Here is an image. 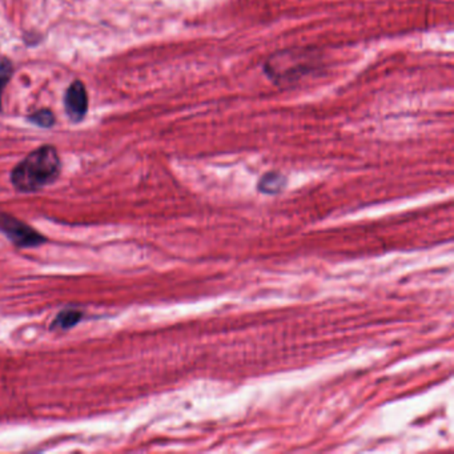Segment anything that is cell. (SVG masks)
Masks as SVG:
<instances>
[{
  "label": "cell",
  "instance_id": "6da1fadb",
  "mask_svg": "<svg viewBox=\"0 0 454 454\" xmlns=\"http://www.w3.org/2000/svg\"><path fill=\"white\" fill-rule=\"evenodd\" d=\"M60 171L62 161L57 151L51 145H43L12 169V186L21 192H35L52 184Z\"/></svg>",
  "mask_w": 454,
  "mask_h": 454
},
{
  "label": "cell",
  "instance_id": "7a4b0ae2",
  "mask_svg": "<svg viewBox=\"0 0 454 454\" xmlns=\"http://www.w3.org/2000/svg\"><path fill=\"white\" fill-rule=\"evenodd\" d=\"M314 55L308 54V51L290 50L283 51L272 56L266 64V72L269 78L277 83L293 81L304 76L314 67Z\"/></svg>",
  "mask_w": 454,
  "mask_h": 454
},
{
  "label": "cell",
  "instance_id": "3957f363",
  "mask_svg": "<svg viewBox=\"0 0 454 454\" xmlns=\"http://www.w3.org/2000/svg\"><path fill=\"white\" fill-rule=\"evenodd\" d=\"M0 231L11 240V243L21 248H33L45 243L43 234L36 232L30 225L11 215L0 213Z\"/></svg>",
  "mask_w": 454,
  "mask_h": 454
},
{
  "label": "cell",
  "instance_id": "277c9868",
  "mask_svg": "<svg viewBox=\"0 0 454 454\" xmlns=\"http://www.w3.org/2000/svg\"><path fill=\"white\" fill-rule=\"evenodd\" d=\"M64 103H66L67 113L74 122H79L86 116L87 107H89V99H87L86 89L81 81H74L68 87Z\"/></svg>",
  "mask_w": 454,
  "mask_h": 454
},
{
  "label": "cell",
  "instance_id": "5b68a950",
  "mask_svg": "<svg viewBox=\"0 0 454 454\" xmlns=\"http://www.w3.org/2000/svg\"><path fill=\"white\" fill-rule=\"evenodd\" d=\"M285 187V178L277 172H269L260 178L259 191L266 195H276Z\"/></svg>",
  "mask_w": 454,
  "mask_h": 454
},
{
  "label": "cell",
  "instance_id": "8992f818",
  "mask_svg": "<svg viewBox=\"0 0 454 454\" xmlns=\"http://www.w3.org/2000/svg\"><path fill=\"white\" fill-rule=\"evenodd\" d=\"M83 317V313L80 310H66L60 312L56 317L55 322L52 324V328L55 329H69L74 325H76Z\"/></svg>",
  "mask_w": 454,
  "mask_h": 454
},
{
  "label": "cell",
  "instance_id": "52a82bcc",
  "mask_svg": "<svg viewBox=\"0 0 454 454\" xmlns=\"http://www.w3.org/2000/svg\"><path fill=\"white\" fill-rule=\"evenodd\" d=\"M12 71L13 68H12L11 62L7 57H0V110H1V95L7 83L11 79Z\"/></svg>",
  "mask_w": 454,
  "mask_h": 454
},
{
  "label": "cell",
  "instance_id": "ba28073f",
  "mask_svg": "<svg viewBox=\"0 0 454 454\" xmlns=\"http://www.w3.org/2000/svg\"><path fill=\"white\" fill-rule=\"evenodd\" d=\"M30 120L35 123V124H38L39 127L50 128V127L54 125L55 118H54L52 112L48 111V110H40V111L35 112L33 115H31Z\"/></svg>",
  "mask_w": 454,
  "mask_h": 454
}]
</instances>
